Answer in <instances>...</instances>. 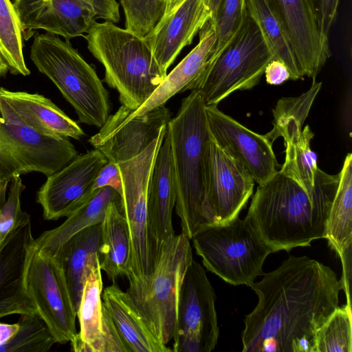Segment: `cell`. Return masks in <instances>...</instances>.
Wrapping results in <instances>:
<instances>
[{
    "instance_id": "obj_19",
    "label": "cell",
    "mask_w": 352,
    "mask_h": 352,
    "mask_svg": "<svg viewBox=\"0 0 352 352\" xmlns=\"http://www.w3.org/2000/svg\"><path fill=\"white\" fill-rule=\"evenodd\" d=\"M216 42L214 23L208 20L199 30L198 44L168 74L153 94L133 111L122 105L118 110L126 120L164 106L173 96L186 90L199 89L214 62Z\"/></svg>"
},
{
    "instance_id": "obj_12",
    "label": "cell",
    "mask_w": 352,
    "mask_h": 352,
    "mask_svg": "<svg viewBox=\"0 0 352 352\" xmlns=\"http://www.w3.org/2000/svg\"><path fill=\"white\" fill-rule=\"evenodd\" d=\"M215 299L204 270L192 259L179 290L173 351L214 350L219 334Z\"/></svg>"
},
{
    "instance_id": "obj_31",
    "label": "cell",
    "mask_w": 352,
    "mask_h": 352,
    "mask_svg": "<svg viewBox=\"0 0 352 352\" xmlns=\"http://www.w3.org/2000/svg\"><path fill=\"white\" fill-rule=\"evenodd\" d=\"M246 10L254 20L274 59L288 68L291 80L303 77L286 33L267 0H246Z\"/></svg>"
},
{
    "instance_id": "obj_36",
    "label": "cell",
    "mask_w": 352,
    "mask_h": 352,
    "mask_svg": "<svg viewBox=\"0 0 352 352\" xmlns=\"http://www.w3.org/2000/svg\"><path fill=\"white\" fill-rule=\"evenodd\" d=\"M10 186L6 198L8 182L0 184V250L9 237L20 227L30 222V215L21 206V195L25 186L20 176L10 182Z\"/></svg>"
},
{
    "instance_id": "obj_45",
    "label": "cell",
    "mask_w": 352,
    "mask_h": 352,
    "mask_svg": "<svg viewBox=\"0 0 352 352\" xmlns=\"http://www.w3.org/2000/svg\"><path fill=\"white\" fill-rule=\"evenodd\" d=\"M184 1V0H166V10L164 16H166L170 12H172Z\"/></svg>"
},
{
    "instance_id": "obj_9",
    "label": "cell",
    "mask_w": 352,
    "mask_h": 352,
    "mask_svg": "<svg viewBox=\"0 0 352 352\" xmlns=\"http://www.w3.org/2000/svg\"><path fill=\"white\" fill-rule=\"evenodd\" d=\"M166 126L142 153L118 164L122 179L120 209L130 235V272L126 277L143 278L153 270L157 252L149 228L147 194L158 150Z\"/></svg>"
},
{
    "instance_id": "obj_20",
    "label": "cell",
    "mask_w": 352,
    "mask_h": 352,
    "mask_svg": "<svg viewBox=\"0 0 352 352\" xmlns=\"http://www.w3.org/2000/svg\"><path fill=\"white\" fill-rule=\"evenodd\" d=\"M100 264L91 268L85 280L77 317L80 331L70 342L74 352H127L102 300Z\"/></svg>"
},
{
    "instance_id": "obj_5",
    "label": "cell",
    "mask_w": 352,
    "mask_h": 352,
    "mask_svg": "<svg viewBox=\"0 0 352 352\" xmlns=\"http://www.w3.org/2000/svg\"><path fill=\"white\" fill-rule=\"evenodd\" d=\"M30 58L73 107L80 122L100 128L109 116V94L96 70L69 41L36 34Z\"/></svg>"
},
{
    "instance_id": "obj_35",
    "label": "cell",
    "mask_w": 352,
    "mask_h": 352,
    "mask_svg": "<svg viewBox=\"0 0 352 352\" xmlns=\"http://www.w3.org/2000/svg\"><path fill=\"white\" fill-rule=\"evenodd\" d=\"M321 86L322 82H316L315 78L306 92L296 97L282 98L278 100L273 109V128L265 135L271 143L279 138L280 130L289 122L303 124Z\"/></svg>"
},
{
    "instance_id": "obj_25",
    "label": "cell",
    "mask_w": 352,
    "mask_h": 352,
    "mask_svg": "<svg viewBox=\"0 0 352 352\" xmlns=\"http://www.w3.org/2000/svg\"><path fill=\"white\" fill-rule=\"evenodd\" d=\"M100 224L89 226L68 239L52 256L57 262L76 311L87 277L100 264Z\"/></svg>"
},
{
    "instance_id": "obj_38",
    "label": "cell",
    "mask_w": 352,
    "mask_h": 352,
    "mask_svg": "<svg viewBox=\"0 0 352 352\" xmlns=\"http://www.w3.org/2000/svg\"><path fill=\"white\" fill-rule=\"evenodd\" d=\"M246 0H221L212 21L216 32L214 61L239 30L247 13Z\"/></svg>"
},
{
    "instance_id": "obj_43",
    "label": "cell",
    "mask_w": 352,
    "mask_h": 352,
    "mask_svg": "<svg viewBox=\"0 0 352 352\" xmlns=\"http://www.w3.org/2000/svg\"><path fill=\"white\" fill-rule=\"evenodd\" d=\"M19 329V324H7L0 322V346L8 342Z\"/></svg>"
},
{
    "instance_id": "obj_8",
    "label": "cell",
    "mask_w": 352,
    "mask_h": 352,
    "mask_svg": "<svg viewBox=\"0 0 352 352\" xmlns=\"http://www.w3.org/2000/svg\"><path fill=\"white\" fill-rule=\"evenodd\" d=\"M273 59L258 27L247 12L239 30L217 57L199 89L206 105H217L236 91L254 87Z\"/></svg>"
},
{
    "instance_id": "obj_2",
    "label": "cell",
    "mask_w": 352,
    "mask_h": 352,
    "mask_svg": "<svg viewBox=\"0 0 352 352\" xmlns=\"http://www.w3.org/2000/svg\"><path fill=\"white\" fill-rule=\"evenodd\" d=\"M338 182L339 173L318 168L315 188L309 192L278 170L258 185L246 217L272 252L310 247L312 241L326 237Z\"/></svg>"
},
{
    "instance_id": "obj_16",
    "label": "cell",
    "mask_w": 352,
    "mask_h": 352,
    "mask_svg": "<svg viewBox=\"0 0 352 352\" xmlns=\"http://www.w3.org/2000/svg\"><path fill=\"white\" fill-rule=\"evenodd\" d=\"M210 135L229 156L241 164L258 185L271 179L280 166L271 143L265 135L246 128L221 111L217 105L206 106Z\"/></svg>"
},
{
    "instance_id": "obj_28",
    "label": "cell",
    "mask_w": 352,
    "mask_h": 352,
    "mask_svg": "<svg viewBox=\"0 0 352 352\" xmlns=\"http://www.w3.org/2000/svg\"><path fill=\"white\" fill-rule=\"evenodd\" d=\"M120 201V195L111 187L95 190L90 198L69 214L61 225L35 239L34 245L41 252L53 256L72 236L89 226L100 224L108 205Z\"/></svg>"
},
{
    "instance_id": "obj_18",
    "label": "cell",
    "mask_w": 352,
    "mask_h": 352,
    "mask_svg": "<svg viewBox=\"0 0 352 352\" xmlns=\"http://www.w3.org/2000/svg\"><path fill=\"white\" fill-rule=\"evenodd\" d=\"M279 19L302 76L315 78L331 56L309 0H267Z\"/></svg>"
},
{
    "instance_id": "obj_13",
    "label": "cell",
    "mask_w": 352,
    "mask_h": 352,
    "mask_svg": "<svg viewBox=\"0 0 352 352\" xmlns=\"http://www.w3.org/2000/svg\"><path fill=\"white\" fill-rule=\"evenodd\" d=\"M25 287L56 343L71 342L78 333L76 311L57 262L37 248L34 241L27 262Z\"/></svg>"
},
{
    "instance_id": "obj_14",
    "label": "cell",
    "mask_w": 352,
    "mask_h": 352,
    "mask_svg": "<svg viewBox=\"0 0 352 352\" xmlns=\"http://www.w3.org/2000/svg\"><path fill=\"white\" fill-rule=\"evenodd\" d=\"M254 180L210 135L206 161L205 212L208 226L239 216L253 194Z\"/></svg>"
},
{
    "instance_id": "obj_41",
    "label": "cell",
    "mask_w": 352,
    "mask_h": 352,
    "mask_svg": "<svg viewBox=\"0 0 352 352\" xmlns=\"http://www.w3.org/2000/svg\"><path fill=\"white\" fill-rule=\"evenodd\" d=\"M264 74L267 82L271 85H278L291 80L288 68L278 59H273L267 64Z\"/></svg>"
},
{
    "instance_id": "obj_23",
    "label": "cell",
    "mask_w": 352,
    "mask_h": 352,
    "mask_svg": "<svg viewBox=\"0 0 352 352\" xmlns=\"http://www.w3.org/2000/svg\"><path fill=\"white\" fill-rule=\"evenodd\" d=\"M209 19L203 0H184L144 37L164 73Z\"/></svg>"
},
{
    "instance_id": "obj_46",
    "label": "cell",
    "mask_w": 352,
    "mask_h": 352,
    "mask_svg": "<svg viewBox=\"0 0 352 352\" xmlns=\"http://www.w3.org/2000/svg\"><path fill=\"white\" fill-rule=\"evenodd\" d=\"M8 70V65L0 55V79L6 75Z\"/></svg>"
},
{
    "instance_id": "obj_11",
    "label": "cell",
    "mask_w": 352,
    "mask_h": 352,
    "mask_svg": "<svg viewBox=\"0 0 352 352\" xmlns=\"http://www.w3.org/2000/svg\"><path fill=\"white\" fill-rule=\"evenodd\" d=\"M12 3L25 41L36 30L69 41L87 33L97 19L120 20L116 0H14Z\"/></svg>"
},
{
    "instance_id": "obj_40",
    "label": "cell",
    "mask_w": 352,
    "mask_h": 352,
    "mask_svg": "<svg viewBox=\"0 0 352 352\" xmlns=\"http://www.w3.org/2000/svg\"><path fill=\"white\" fill-rule=\"evenodd\" d=\"M109 186L114 188L120 195L122 179L118 164L107 162L99 170L93 185V190Z\"/></svg>"
},
{
    "instance_id": "obj_27",
    "label": "cell",
    "mask_w": 352,
    "mask_h": 352,
    "mask_svg": "<svg viewBox=\"0 0 352 352\" xmlns=\"http://www.w3.org/2000/svg\"><path fill=\"white\" fill-rule=\"evenodd\" d=\"M100 226L98 248L100 267L115 283L130 272L131 240L127 223L120 209V201L111 202Z\"/></svg>"
},
{
    "instance_id": "obj_3",
    "label": "cell",
    "mask_w": 352,
    "mask_h": 352,
    "mask_svg": "<svg viewBox=\"0 0 352 352\" xmlns=\"http://www.w3.org/2000/svg\"><path fill=\"white\" fill-rule=\"evenodd\" d=\"M200 90L182 99L176 116L166 126L175 179V210L182 233L191 239L208 226L206 212V161L210 133Z\"/></svg>"
},
{
    "instance_id": "obj_32",
    "label": "cell",
    "mask_w": 352,
    "mask_h": 352,
    "mask_svg": "<svg viewBox=\"0 0 352 352\" xmlns=\"http://www.w3.org/2000/svg\"><path fill=\"white\" fill-rule=\"evenodd\" d=\"M23 49V32L13 3L10 0H0V55L12 74H30Z\"/></svg>"
},
{
    "instance_id": "obj_44",
    "label": "cell",
    "mask_w": 352,
    "mask_h": 352,
    "mask_svg": "<svg viewBox=\"0 0 352 352\" xmlns=\"http://www.w3.org/2000/svg\"><path fill=\"white\" fill-rule=\"evenodd\" d=\"M221 0H203L204 7L210 16V19L214 21Z\"/></svg>"
},
{
    "instance_id": "obj_26",
    "label": "cell",
    "mask_w": 352,
    "mask_h": 352,
    "mask_svg": "<svg viewBox=\"0 0 352 352\" xmlns=\"http://www.w3.org/2000/svg\"><path fill=\"white\" fill-rule=\"evenodd\" d=\"M102 300L127 352H170L150 331L126 292L115 283L106 287Z\"/></svg>"
},
{
    "instance_id": "obj_39",
    "label": "cell",
    "mask_w": 352,
    "mask_h": 352,
    "mask_svg": "<svg viewBox=\"0 0 352 352\" xmlns=\"http://www.w3.org/2000/svg\"><path fill=\"white\" fill-rule=\"evenodd\" d=\"M324 42L329 45V36L334 23L340 0H309Z\"/></svg>"
},
{
    "instance_id": "obj_17",
    "label": "cell",
    "mask_w": 352,
    "mask_h": 352,
    "mask_svg": "<svg viewBox=\"0 0 352 352\" xmlns=\"http://www.w3.org/2000/svg\"><path fill=\"white\" fill-rule=\"evenodd\" d=\"M170 117V110L164 105L129 120L118 110L109 115L88 142L109 162H124L146 150L167 126Z\"/></svg>"
},
{
    "instance_id": "obj_30",
    "label": "cell",
    "mask_w": 352,
    "mask_h": 352,
    "mask_svg": "<svg viewBox=\"0 0 352 352\" xmlns=\"http://www.w3.org/2000/svg\"><path fill=\"white\" fill-rule=\"evenodd\" d=\"M338 255L352 244V155L348 153L339 173L337 190L326 226V237Z\"/></svg>"
},
{
    "instance_id": "obj_10",
    "label": "cell",
    "mask_w": 352,
    "mask_h": 352,
    "mask_svg": "<svg viewBox=\"0 0 352 352\" xmlns=\"http://www.w3.org/2000/svg\"><path fill=\"white\" fill-rule=\"evenodd\" d=\"M78 155L69 138L42 134L0 113V184L31 172L50 175Z\"/></svg>"
},
{
    "instance_id": "obj_21",
    "label": "cell",
    "mask_w": 352,
    "mask_h": 352,
    "mask_svg": "<svg viewBox=\"0 0 352 352\" xmlns=\"http://www.w3.org/2000/svg\"><path fill=\"white\" fill-rule=\"evenodd\" d=\"M34 239L29 222L19 228L0 250V318L36 311L25 287L27 262Z\"/></svg>"
},
{
    "instance_id": "obj_15",
    "label": "cell",
    "mask_w": 352,
    "mask_h": 352,
    "mask_svg": "<svg viewBox=\"0 0 352 352\" xmlns=\"http://www.w3.org/2000/svg\"><path fill=\"white\" fill-rule=\"evenodd\" d=\"M108 162L96 148L77 155L58 171L47 176L36 193L45 220L67 217L94 193L93 185L100 168Z\"/></svg>"
},
{
    "instance_id": "obj_22",
    "label": "cell",
    "mask_w": 352,
    "mask_h": 352,
    "mask_svg": "<svg viewBox=\"0 0 352 352\" xmlns=\"http://www.w3.org/2000/svg\"><path fill=\"white\" fill-rule=\"evenodd\" d=\"M0 113L47 135L80 140L81 127L52 100L38 94L11 91L0 87Z\"/></svg>"
},
{
    "instance_id": "obj_1",
    "label": "cell",
    "mask_w": 352,
    "mask_h": 352,
    "mask_svg": "<svg viewBox=\"0 0 352 352\" xmlns=\"http://www.w3.org/2000/svg\"><path fill=\"white\" fill-rule=\"evenodd\" d=\"M250 287L258 296L245 316L243 352H312L318 329L338 307L336 274L307 256H289Z\"/></svg>"
},
{
    "instance_id": "obj_24",
    "label": "cell",
    "mask_w": 352,
    "mask_h": 352,
    "mask_svg": "<svg viewBox=\"0 0 352 352\" xmlns=\"http://www.w3.org/2000/svg\"><path fill=\"white\" fill-rule=\"evenodd\" d=\"M175 201L170 145L164 136L156 156L147 194L150 232L157 254L160 245L175 235L172 214Z\"/></svg>"
},
{
    "instance_id": "obj_7",
    "label": "cell",
    "mask_w": 352,
    "mask_h": 352,
    "mask_svg": "<svg viewBox=\"0 0 352 352\" xmlns=\"http://www.w3.org/2000/svg\"><path fill=\"white\" fill-rule=\"evenodd\" d=\"M191 239L204 267L233 285L250 286L263 275L264 261L272 253L247 217L204 226Z\"/></svg>"
},
{
    "instance_id": "obj_34",
    "label": "cell",
    "mask_w": 352,
    "mask_h": 352,
    "mask_svg": "<svg viewBox=\"0 0 352 352\" xmlns=\"http://www.w3.org/2000/svg\"><path fill=\"white\" fill-rule=\"evenodd\" d=\"M351 307H338L317 331L312 352H351Z\"/></svg>"
},
{
    "instance_id": "obj_37",
    "label": "cell",
    "mask_w": 352,
    "mask_h": 352,
    "mask_svg": "<svg viewBox=\"0 0 352 352\" xmlns=\"http://www.w3.org/2000/svg\"><path fill=\"white\" fill-rule=\"evenodd\" d=\"M125 16V29L145 37L164 16L166 0H120Z\"/></svg>"
},
{
    "instance_id": "obj_42",
    "label": "cell",
    "mask_w": 352,
    "mask_h": 352,
    "mask_svg": "<svg viewBox=\"0 0 352 352\" xmlns=\"http://www.w3.org/2000/svg\"><path fill=\"white\" fill-rule=\"evenodd\" d=\"M338 256L340 258L342 265V276L340 280L341 288L344 290L346 295V305L351 307L350 292L352 270V244L346 248Z\"/></svg>"
},
{
    "instance_id": "obj_29",
    "label": "cell",
    "mask_w": 352,
    "mask_h": 352,
    "mask_svg": "<svg viewBox=\"0 0 352 352\" xmlns=\"http://www.w3.org/2000/svg\"><path fill=\"white\" fill-rule=\"evenodd\" d=\"M297 122L291 121L279 133L285 146V158L280 172L296 182L305 190L311 192L315 188L318 167L317 156L310 148L314 134L309 125L302 128Z\"/></svg>"
},
{
    "instance_id": "obj_33",
    "label": "cell",
    "mask_w": 352,
    "mask_h": 352,
    "mask_svg": "<svg viewBox=\"0 0 352 352\" xmlns=\"http://www.w3.org/2000/svg\"><path fill=\"white\" fill-rule=\"evenodd\" d=\"M19 329L0 352H47L56 343L52 331L37 311L21 315Z\"/></svg>"
},
{
    "instance_id": "obj_6",
    "label": "cell",
    "mask_w": 352,
    "mask_h": 352,
    "mask_svg": "<svg viewBox=\"0 0 352 352\" xmlns=\"http://www.w3.org/2000/svg\"><path fill=\"white\" fill-rule=\"evenodd\" d=\"M193 259L190 239L181 232L160 246L153 272L132 278L126 291L150 331L164 344L173 340L181 285Z\"/></svg>"
},
{
    "instance_id": "obj_4",
    "label": "cell",
    "mask_w": 352,
    "mask_h": 352,
    "mask_svg": "<svg viewBox=\"0 0 352 352\" xmlns=\"http://www.w3.org/2000/svg\"><path fill=\"white\" fill-rule=\"evenodd\" d=\"M85 38L104 67V81L119 94L122 105L133 111L153 94L166 74L144 37L112 22L93 24Z\"/></svg>"
}]
</instances>
